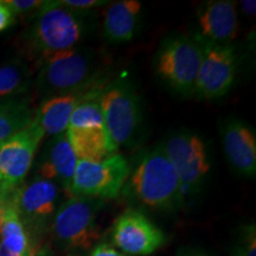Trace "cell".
<instances>
[{
    "mask_svg": "<svg viewBox=\"0 0 256 256\" xmlns=\"http://www.w3.org/2000/svg\"><path fill=\"white\" fill-rule=\"evenodd\" d=\"M16 23V16L4 2L0 0V32L8 30Z\"/></svg>",
    "mask_w": 256,
    "mask_h": 256,
    "instance_id": "25",
    "label": "cell"
},
{
    "mask_svg": "<svg viewBox=\"0 0 256 256\" xmlns=\"http://www.w3.org/2000/svg\"><path fill=\"white\" fill-rule=\"evenodd\" d=\"M130 168L124 156L114 153L100 162L78 160L70 196L112 200L122 191Z\"/></svg>",
    "mask_w": 256,
    "mask_h": 256,
    "instance_id": "8",
    "label": "cell"
},
{
    "mask_svg": "<svg viewBox=\"0 0 256 256\" xmlns=\"http://www.w3.org/2000/svg\"><path fill=\"white\" fill-rule=\"evenodd\" d=\"M60 188L48 179L34 177L22 184L12 197L16 211L30 236L38 232L52 218L58 209Z\"/></svg>",
    "mask_w": 256,
    "mask_h": 256,
    "instance_id": "12",
    "label": "cell"
},
{
    "mask_svg": "<svg viewBox=\"0 0 256 256\" xmlns=\"http://www.w3.org/2000/svg\"><path fill=\"white\" fill-rule=\"evenodd\" d=\"M240 8L243 14L248 16V17H254L256 12V2L255 0H243L240 2Z\"/></svg>",
    "mask_w": 256,
    "mask_h": 256,
    "instance_id": "28",
    "label": "cell"
},
{
    "mask_svg": "<svg viewBox=\"0 0 256 256\" xmlns=\"http://www.w3.org/2000/svg\"><path fill=\"white\" fill-rule=\"evenodd\" d=\"M200 40L216 44H229L238 31V5L232 0H211L198 10Z\"/></svg>",
    "mask_w": 256,
    "mask_h": 256,
    "instance_id": "14",
    "label": "cell"
},
{
    "mask_svg": "<svg viewBox=\"0 0 256 256\" xmlns=\"http://www.w3.org/2000/svg\"><path fill=\"white\" fill-rule=\"evenodd\" d=\"M25 256H51V252L48 247H37L31 244Z\"/></svg>",
    "mask_w": 256,
    "mask_h": 256,
    "instance_id": "29",
    "label": "cell"
},
{
    "mask_svg": "<svg viewBox=\"0 0 256 256\" xmlns=\"http://www.w3.org/2000/svg\"><path fill=\"white\" fill-rule=\"evenodd\" d=\"M124 194L152 208L170 210L183 204V190L162 146L147 151L130 170Z\"/></svg>",
    "mask_w": 256,
    "mask_h": 256,
    "instance_id": "3",
    "label": "cell"
},
{
    "mask_svg": "<svg viewBox=\"0 0 256 256\" xmlns=\"http://www.w3.org/2000/svg\"><path fill=\"white\" fill-rule=\"evenodd\" d=\"M203 57L200 37L174 34L160 44L156 55V72L170 88L182 95L194 92Z\"/></svg>",
    "mask_w": 256,
    "mask_h": 256,
    "instance_id": "4",
    "label": "cell"
},
{
    "mask_svg": "<svg viewBox=\"0 0 256 256\" xmlns=\"http://www.w3.org/2000/svg\"><path fill=\"white\" fill-rule=\"evenodd\" d=\"M34 119L26 101L16 98L0 102V142L14 136Z\"/></svg>",
    "mask_w": 256,
    "mask_h": 256,
    "instance_id": "21",
    "label": "cell"
},
{
    "mask_svg": "<svg viewBox=\"0 0 256 256\" xmlns=\"http://www.w3.org/2000/svg\"><path fill=\"white\" fill-rule=\"evenodd\" d=\"M113 242L128 255L147 256L165 243V235L140 211L128 209L115 220Z\"/></svg>",
    "mask_w": 256,
    "mask_h": 256,
    "instance_id": "13",
    "label": "cell"
},
{
    "mask_svg": "<svg viewBox=\"0 0 256 256\" xmlns=\"http://www.w3.org/2000/svg\"><path fill=\"white\" fill-rule=\"evenodd\" d=\"M98 104L115 152L136 139L142 121V107L136 89L130 82L116 80L106 86L98 98Z\"/></svg>",
    "mask_w": 256,
    "mask_h": 256,
    "instance_id": "5",
    "label": "cell"
},
{
    "mask_svg": "<svg viewBox=\"0 0 256 256\" xmlns=\"http://www.w3.org/2000/svg\"><path fill=\"white\" fill-rule=\"evenodd\" d=\"M98 98L81 102L70 116L66 133L78 160L100 162L116 153L106 130Z\"/></svg>",
    "mask_w": 256,
    "mask_h": 256,
    "instance_id": "7",
    "label": "cell"
},
{
    "mask_svg": "<svg viewBox=\"0 0 256 256\" xmlns=\"http://www.w3.org/2000/svg\"><path fill=\"white\" fill-rule=\"evenodd\" d=\"M104 87L46 98L34 113V119L40 124L46 136L51 138L62 134L66 130L70 116L76 107L87 98H98Z\"/></svg>",
    "mask_w": 256,
    "mask_h": 256,
    "instance_id": "17",
    "label": "cell"
},
{
    "mask_svg": "<svg viewBox=\"0 0 256 256\" xmlns=\"http://www.w3.org/2000/svg\"><path fill=\"white\" fill-rule=\"evenodd\" d=\"M44 136L40 124L34 119L14 136L0 142V192L14 194L24 183Z\"/></svg>",
    "mask_w": 256,
    "mask_h": 256,
    "instance_id": "9",
    "label": "cell"
},
{
    "mask_svg": "<svg viewBox=\"0 0 256 256\" xmlns=\"http://www.w3.org/2000/svg\"><path fill=\"white\" fill-rule=\"evenodd\" d=\"M224 153L236 171L247 177L256 174V138L248 124L229 119L220 128Z\"/></svg>",
    "mask_w": 256,
    "mask_h": 256,
    "instance_id": "16",
    "label": "cell"
},
{
    "mask_svg": "<svg viewBox=\"0 0 256 256\" xmlns=\"http://www.w3.org/2000/svg\"><path fill=\"white\" fill-rule=\"evenodd\" d=\"M89 256H127V255L119 252L118 249H115L113 246L108 244V243H101V244H98L94 249H92Z\"/></svg>",
    "mask_w": 256,
    "mask_h": 256,
    "instance_id": "26",
    "label": "cell"
},
{
    "mask_svg": "<svg viewBox=\"0 0 256 256\" xmlns=\"http://www.w3.org/2000/svg\"><path fill=\"white\" fill-rule=\"evenodd\" d=\"M4 2L14 12L16 17L17 16L34 14L43 5L42 0H4Z\"/></svg>",
    "mask_w": 256,
    "mask_h": 256,
    "instance_id": "23",
    "label": "cell"
},
{
    "mask_svg": "<svg viewBox=\"0 0 256 256\" xmlns=\"http://www.w3.org/2000/svg\"><path fill=\"white\" fill-rule=\"evenodd\" d=\"M203 57L198 72L194 92L203 98H220L228 94L235 82L238 60L230 44L202 40Z\"/></svg>",
    "mask_w": 256,
    "mask_h": 256,
    "instance_id": "11",
    "label": "cell"
},
{
    "mask_svg": "<svg viewBox=\"0 0 256 256\" xmlns=\"http://www.w3.org/2000/svg\"><path fill=\"white\" fill-rule=\"evenodd\" d=\"M78 158L70 145L66 133L51 136L44 146L38 162L37 177L48 179L55 183L66 194H70L72 177L75 174Z\"/></svg>",
    "mask_w": 256,
    "mask_h": 256,
    "instance_id": "15",
    "label": "cell"
},
{
    "mask_svg": "<svg viewBox=\"0 0 256 256\" xmlns=\"http://www.w3.org/2000/svg\"><path fill=\"white\" fill-rule=\"evenodd\" d=\"M31 86V72L23 62L14 60L0 66V102L16 100Z\"/></svg>",
    "mask_w": 256,
    "mask_h": 256,
    "instance_id": "20",
    "label": "cell"
},
{
    "mask_svg": "<svg viewBox=\"0 0 256 256\" xmlns=\"http://www.w3.org/2000/svg\"><path fill=\"white\" fill-rule=\"evenodd\" d=\"M234 256H256L255 226H250L243 232L241 241L235 248Z\"/></svg>",
    "mask_w": 256,
    "mask_h": 256,
    "instance_id": "22",
    "label": "cell"
},
{
    "mask_svg": "<svg viewBox=\"0 0 256 256\" xmlns=\"http://www.w3.org/2000/svg\"><path fill=\"white\" fill-rule=\"evenodd\" d=\"M60 2L72 10L84 12L88 11V10L110 4L108 2H102V0H60Z\"/></svg>",
    "mask_w": 256,
    "mask_h": 256,
    "instance_id": "24",
    "label": "cell"
},
{
    "mask_svg": "<svg viewBox=\"0 0 256 256\" xmlns=\"http://www.w3.org/2000/svg\"><path fill=\"white\" fill-rule=\"evenodd\" d=\"M162 150L178 176L183 194L185 190H196L210 171L209 156L202 138L182 130L170 136Z\"/></svg>",
    "mask_w": 256,
    "mask_h": 256,
    "instance_id": "10",
    "label": "cell"
},
{
    "mask_svg": "<svg viewBox=\"0 0 256 256\" xmlns=\"http://www.w3.org/2000/svg\"><path fill=\"white\" fill-rule=\"evenodd\" d=\"M30 246V236L11 203L0 229V256H25Z\"/></svg>",
    "mask_w": 256,
    "mask_h": 256,
    "instance_id": "19",
    "label": "cell"
},
{
    "mask_svg": "<svg viewBox=\"0 0 256 256\" xmlns=\"http://www.w3.org/2000/svg\"><path fill=\"white\" fill-rule=\"evenodd\" d=\"M176 256H210V255L206 254V252H204L197 250V249L184 248V249H180Z\"/></svg>",
    "mask_w": 256,
    "mask_h": 256,
    "instance_id": "30",
    "label": "cell"
},
{
    "mask_svg": "<svg viewBox=\"0 0 256 256\" xmlns=\"http://www.w3.org/2000/svg\"><path fill=\"white\" fill-rule=\"evenodd\" d=\"M90 14L64 6L60 0L43 2L25 32V46L31 56L43 60L54 54L80 46L90 34Z\"/></svg>",
    "mask_w": 256,
    "mask_h": 256,
    "instance_id": "1",
    "label": "cell"
},
{
    "mask_svg": "<svg viewBox=\"0 0 256 256\" xmlns=\"http://www.w3.org/2000/svg\"><path fill=\"white\" fill-rule=\"evenodd\" d=\"M100 200L70 196L56 210L52 220L54 238L69 250H89L100 238L96 223Z\"/></svg>",
    "mask_w": 256,
    "mask_h": 256,
    "instance_id": "6",
    "label": "cell"
},
{
    "mask_svg": "<svg viewBox=\"0 0 256 256\" xmlns=\"http://www.w3.org/2000/svg\"><path fill=\"white\" fill-rule=\"evenodd\" d=\"M101 60L84 46L54 54L40 60L36 89L44 100L70 92L102 88Z\"/></svg>",
    "mask_w": 256,
    "mask_h": 256,
    "instance_id": "2",
    "label": "cell"
},
{
    "mask_svg": "<svg viewBox=\"0 0 256 256\" xmlns=\"http://www.w3.org/2000/svg\"><path fill=\"white\" fill-rule=\"evenodd\" d=\"M142 2L136 0H120L108 4L104 14L102 30L110 43H124L133 40L138 30Z\"/></svg>",
    "mask_w": 256,
    "mask_h": 256,
    "instance_id": "18",
    "label": "cell"
},
{
    "mask_svg": "<svg viewBox=\"0 0 256 256\" xmlns=\"http://www.w3.org/2000/svg\"><path fill=\"white\" fill-rule=\"evenodd\" d=\"M12 197H14V194H6L0 192V229H2V222H4L6 210L12 203Z\"/></svg>",
    "mask_w": 256,
    "mask_h": 256,
    "instance_id": "27",
    "label": "cell"
}]
</instances>
